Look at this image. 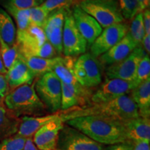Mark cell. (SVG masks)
Wrapping results in <instances>:
<instances>
[{
  "label": "cell",
  "instance_id": "cell-1",
  "mask_svg": "<svg viewBox=\"0 0 150 150\" xmlns=\"http://www.w3.org/2000/svg\"><path fill=\"white\" fill-rule=\"evenodd\" d=\"M65 123L102 145H112L129 142L125 136L122 122L88 115L72 118Z\"/></svg>",
  "mask_w": 150,
  "mask_h": 150
},
{
  "label": "cell",
  "instance_id": "cell-2",
  "mask_svg": "<svg viewBox=\"0 0 150 150\" xmlns=\"http://www.w3.org/2000/svg\"><path fill=\"white\" fill-rule=\"evenodd\" d=\"M59 114L64 122L72 118L88 115L100 116L120 122L139 117L136 104L131 96L127 95L106 102L93 103L83 107H73Z\"/></svg>",
  "mask_w": 150,
  "mask_h": 150
},
{
  "label": "cell",
  "instance_id": "cell-3",
  "mask_svg": "<svg viewBox=\"0 0 150 150\" xmlns=\"http://www.w3.org/2000/svg\"><path fill=\"white\" fill-rule=\"evenodd\" d=\"M34 84H24L8 91L4 97L6 107L18 117L42 115L47 110L36 94Z\"/></svg>",
  "mask_w": 150,
  "mask_h": 150
},
{
  "label": "cell",
  "instance_id": "cell-4",
  "mask_svg": "<svg viewBox=\"0 0 150 150\" xmlns=\"http://www.w3.org/2000/svg\"><path fill=\"white\" fill-rule=\"evenodd\" d=\"M79 6L93 17L102 28L124 22L117 0H82Z\"/></svg>",
  "mask_w": 150,
  "mask_h": 150
},
{
  "label": "cell",
  "instance_id": "cell-5",
  "mask_svg": "<svg viewBox=\"0 0 150 150\" xmlns=\"http://www.w3.org/2000/svg\"><path fill=\"white\" fill-rule=\"evenodd\" d=\"M34 88L46 110L54 113L61 109V81L53 72L40 76L34 84Z\"/></svg>",
  "mask_w": 150,
  "mask_h": 150
},
{
  "label": "cell",
  "instance_id": "cell-6",
  "mask_svg": "<svg viewBox=\"0 0 150 150\" xmlns=\"http://www.w3.org/2000/svg\"><path fill=\"white\" fill-rule=\"evenodd\" d=\"M57 150H105V147L80 131L64 124L59 134Z\"/></svg>",
  "mask_w": 150,
  "mask_h": 150
},
{
  "label": "cell",
  "instance_id": "cell-7",
  "mask_svg": "<svg viewBox=\"0 0 150 150\" xmlns=\"http://www.w3.org/2000/svg\"><path fill=\"white\" fill-rule=\"evenodd\" d=\"M74 77L81 85L91 88L102 83V74L96 58L91 54L81 55L72 67Z\"/></svg>",
  "mask_w": 150,
  "mask_h": 150
},
{
  "label": "cell",
  "instance_id": "cell-8",
  "mask_svg": "<svg viewBox=\"0 0 150 150\" xmlns=\"http://www.w3.org/2000/svg\"><path fill=\"white\" fill-rule=\"evenodd\" d=\"M47 41L44 30L30 24L23 31H17L16 45L19 57L38 56L41 46Z\"/></svg>",
  "mask_w": 150,
  "mask_h": 150
},
{
  "label": "cell",
  "instance_id": "cell-9",
  "mask_svg": "<svg viewBox=\"0 0 150 150\" xmlns=\"http://www.w3.org/2000/svg\"><path fill=\"white\" fill-rule=\"evenodd\" d=\"M62 43L63 54L70 57L84 54L87 48V42L79 31L70 8L65 16Z\"/></svg>",
  "mask_w": 150,
  "mask_h": 150
},
{
  "label": "cell",
  "instance_id": "cell-10",
  "mask_svg": "<svg viewBox=\"0 0 150 150\" xmlns=\"http://www.w3.org/2000/svg\"><path fill=\"white\" fill-rule=\"evenodd\" d=\"M138 81H125L120 79H106L91 97L93 104L106 102L131 93L139 85Z\"/></svg>",
  "mask_w": 150,
  "mask_h": 150
},
{
  "label": "cell",
  "instance_id": "cell-11",
  "mask_svg": "<svg viewBox=\"0 0 150 150\" xmlns=\"http://www.w3.org/2000/svg\"><path fill=\"white\" fill-rule=\"evenodd\" d=\"M146 55L141 45L137 47L122 61L108 65L106 70L107 79H120L125 81H137V67L140 60Z\"/></svg>",
  "mask_w": 150,
  "mask_h": 150
},
{
  "label": "cell",
  "instance_id": "cell-12",
  "mask_svg": "<svg viewBox=\"0 0 150 150\" xmlns=\"http://www.w3.org/2000/svg\"><path fill=\"white\" fill-rule=\"evenodd\" d=\"M128 31V24L124 22L104 28L91 45V54L95 58L99 57L119 42Z\"/></svg>",
  "mask_w": 150,
  "mask_h": 150
},
{
  "label": "cell",
  "instance_id": "cell-13",
  "mask_svg": "<svg viewBox=\"0 0 150 150\" xmlns=\"http://www.w3.org/2000/svg\"><path fill=\"white\" fill-rule=\"evenodd\" d=\"M68 9L60 8L50 13L43 27L47 40L54 47L56 53L59 54L63 52V30Z\"/></svg>",
  "mask_w": 150,
  "mask_h": 150
},
{
  "label": "cell",
  "instance_id": "cell-14",
  "mask_svg": "<svg viewBox=\"0 0 150 150\" xmlns=\"http://www.w3.org/2000/svg\"><path fill=\"white\" fill-rule=\"evenodd\" d=\"M64 122L59 116L49 122L33 135V142L39 150H57V142L60 131Z\"/></svg>",
  "mask_w": 150,
  "mask_h": 150
},
{
  "label": "cell",
  "instance_id": "cell-15",
  "mask_svg": "<svg viewBox=\"0 0 150 150\" xmlns=\"http://www.w3.org/2000/svg\"><path fill=\"white\" fill-rule=\"evenodd\" d=\"M72 15L76 27L91 46L102 33L103 29L93 17L82 10L78 4L73 6Z\"/></svg>",
  "mask_w": 150,
  "mask_h": 150
},
{
  "label": "cell",
  "instance_id": "cell-16",
  "mask_svg": "<svg viewBox=\"0 0 150 150\" xmlns=\"http://www.w3.org/2000/svg\"><path fill=\"white\" fill-rule=\"evenodd\" d=\"M61 109L66 110L77 106L85 105L91 101L93 93L90 88L79 90L72 85L61 82Z\"/></svg>",
  "mask_w": 150,
  "mask_h": 150
},
{
  "label": "cell",
  "instance_id": "cell-17",
  "mask_svg": "<svg viewBox=\"0 0 150 150\" xmlns=\"http://www.w3.org/2000/svg\"><path fill=\"white\" fill-rule=\"evenodd\" d=\"M138 47L131 37L129 32L115 46L99 57V61L104 65H112L122 61Z\"/></svg>",
  "mask_w": 150,
  "mask_h": 150
},
{
  "label": "cell",
  "instance_id": "cell-18",
  "mask_svg": "<svg viewBox=\"0 0 150 150\" xmlns=\"http://www.w3.org/2000/svg\"><path fill=\"white\" fill-rule=\"evenodd\" d=\"M127 140L134 144L138 141L150 142L149 118L138 117L122 122Z\"/></svg>",
  "mask_w": 150,
  "mask_h": 150
},
{
  "label": "cell",
  "instance_id": "cell-19",
  "mask_svg": "<svg viewBox=\"0 0 150 150\" xmlns=\"http://www.w3.org/2000/svg\"><path fill=\"white\" fill-rule=\"evenodd\" d=\"M6 77L11 90L24 84H31L35 76L26 63L18 58L7 70Z\"/></svg>",
  "mask_w": 150,
  "mask_h": 150
},
{
  "label": "cell",
  "instance_id": "cell-20",
  "mask_svg": "<svg viewBox=\"0 0 150 150\" xmlns=\"http://www.w3.org/2000/svg\"><path fill=\"white\" fill-rule=\"evenodd\" d=\"M59 116V113L40 116H24L20 119L16 135L29 138L33 136L39 129L49 122L53 120Z\"/></svg>",
  "mask_w": 150,
  "mask_h": 150
},
{
  "label": "cell",
  "instance_id": "cell-21",
  "mask_svg": "<svg viewBox=\"0 0 150 150\" xmlns=\"http://www.w3.org/2000/svg\"><path fill=\"white\" fill-rule=\"evenodd\" d=\"M130 96L136 104L140 117L149 118L150 79L140 83L131 92Z\"/></svg>",
  "mask_w": 150,
  "mask_h": 150
},
{
  "label": "cell",
  "instance_id": "cell-22",
  "mask_svg": "<svg viewBox=\"0 0 150 150\" xmlns=\"http://www.w3.org/2000/svg\"><path fill=\"white\" fill-rule=\"evenodd\" d=\"M29 67L35 76H41L47 72H52L54 67L61 60V57L52 58V59H42V58L28 56V57H19Z\"/></svg>",
  "mask_w": 150,
  "mask_h": 150
},
{
  "label": "cell",
  "instance_id": "cell-23",
  "mask_svg": "<svg viewBox=\"0 0 150 150\" xmlns=\"http://www.w3.org/2000/svg\"><path fill=\"white\" fill-rule=\"evenodd\" d=\"M20 121L13 112L0 104V137L11 136L17 132Z\"/></svg>",
  "mask_w": 150,
  "mask_h": 150
},
{
  "label": "cell",
  "instance_id": "cell-24",
  "mask_svg": "<svg viewBox=\"0 0 150 150\" xmlns=\"http://www.w3.org/2000/svg\"><path fill=\"white\" fill-rule=\"evenodd\" d=\"M0 38L9 46L16 44V30L12 18L5 10L0 8Z\"/></svg>",
  "mask_w": 150,
  "mask_h": 150
},
{
  "label": "cell",
  "instance_id": "cell-25",
  "mask_svg": "<svg viewBox=\"0 0 150 150\" xmlns=\"http://www.w3.org/2000/svg\"><path fill=\"white\" fill-rule=\"evenodd\" d=\"M5 7L16 20L18 31H23L30 25V9H18L8 4Z\"/></svg>",
  "mask_w": 150,
  "mask_h": 150
},
{
  "label": "cell",
  "instance_id": "cell-26",
  "mask_svg": "<svg viewBox=\"0 0 150 150\" xmlns=\"http://www.w3.org/2000/svg\"><path fill=\"white\" fill-rule=\"evenodd\" d=\"M128 32L137 45L140 46L145 35L142 12L138 13L132 19V22H131L130 28H129Z\"/></svg>",
  "mask_w": 150,
  "mask_h": 150
},
{
  "label": "cell",
  "instance_id": "cell-27",
  "mask_svg": "<svg viewBox=\"0 0 150 150\" xmlns=\"http://www.w3.org/2000/svg\"><path fill=\"white\" fill-rule=\"evenodd\" d=\"M0 53L4 65L8 70L18 59L19 53L17 45L15 44L13 46H9L0 38Z\"/></svg>",
  "mask_w": 150,
  "mask_h": 150
},
{
  "label": "cell",
  "instance_id": "cell-28",
  "mask_svg": "<svg viewBox=\"0 0 150 150\" xmlns=\"http://www.w3.org/2000/svg\"><path fill=\"white\" fill-rule=\"evenodd\" d=\"M117 1L124 20H132L140 13L137 0H117Z\"/></svg>",
  "mask_w": 150,
  "mask_h": 150
},
{
  "label": "cell",
  "instance_id": "cell-29",
  "mask_svg": "<svg viewBox=\"0 0 150 150\" xmlns=\"http://www.w3.org/2000/svg\"><path fill=\"white\" fill-rule=\"evenodd\" d=\"M82 0H45L40 6L47 12L50 13L52 11L60 8H70L71 6L79 4Z\"/></svg>",
  "mask_w": 150,
  "mask_h": 150
},
{
  "label": "cell",
  "instance_id": "cell-30",
  "mask_svg": "<svg viewBox=\"0 0 150 150\" xmlns=\"http://www.w3.org/2000/svg\"><path fill=\"white\" fill-rule=\"evenodd\" d=\"M27 138L18 135L9 136L0 143V150H22L25 145Z\"/></svg>",
  "mask_w": 150,
  "mask_h": 150
},
{
  "label": "cell",
  "instance_id": "cell-31",
  "mask_svg": "<svg viewBox=\"0 0 150 150\" xmlns=\"http://www.w3.org/2000/svg\"><path fill=\"white\" fill-rule=\"evenodd\" d=\"M49 14L41 6L30 8V23L43 29Z\"/></svg>",
  "mask_w": 150,
  "mask_h": 150
},
{
  "label": "cell",
  "instance_id": "cell-32",
  "mask_svg": "<svg viewBox=\"0 0 150 150\" xmlns=\"http://www.w3.org/2000/svg\"><path fill=\"white\" fill-rule=\"evenodd\" d=\"M150 79V59L149 56L146 55L140 60L137 67L136 79L141 83Z\"/></svg>",
  "mask_w": 150,
  "mask_h": 150
},
{
  "label": "cell",
  "instance_id": "cell-33",
  "mask_svg": "<svg viewBox=\"0 0 150 150\" xmlns=\"http://www.w3.org/2000/svg\"><path fill=\"white\" fill-rule=\"evenodd\" d=\"M45 0H8V3L18 9H30L40 6Z\"/></svg>",
  "mask_w": 150,
  "mask_h": 150
},
{
  "label": "cell",
  "instance_id": "cell-34",
  "mask_svg": "<svg viewBox=\"0 0 150 150\" xmlns=\"http://www.w3.org/2000/svg\"><path fill=\"white\" fill-rule=\"evenodd\" d=\"M9 86L6 74H0V103L8 93Z\"/></svg>",
  "mask_w": 150,
  "mask_h": 150
},
{
  "label": "cell",
  "instance_id": "cell-35",
  "mask_svg": "<svg viewBox=\"0 0 150 150\" xmlns=\"http://www.w3.org/2000/svg\"><path fill=\"white\" fill-rule=\"evenodd\" d=\"M133 149H134V144L129 142L115 144L105 147V150H133Z\"/></svg>",
  "mask_w": 150,
  "mask_h": 150
},
{
  "label": "cell",
  "instance_id": "cell-36",
  "mask_svg": "<svg viewBox=\"0 0 150 150\" xmlns=\"http://www.w3.org/2000/svg\"><path fill=\"white\" fill-rule=\"evenodd\" d=\"M143 16V24L145 35H150V11L149 8L142 11Z\"/></svg>",
  "mask_w": 150,
  "mask_h": 150
},
{
  "label": "cell",
  "instance_id": "cell-37",
  "mask_svg": "<svg viewBox=\"0 0 150 150\" xmlns=\"http://www.w3.org/2000/svg\"><path fill=\"white\" fill-rule=\"evenodd\" d=\"M140 45L144 50L146 54L149 56L150 53V35H145Z\"/></svg>",
  "mask_w": 150,
  "mask_h": 150
},
{
  "label": "cell",
  "instance_id": "cell-38",
  "mask_svg": "<svg viewBox=\"0 0 150 150\" xmlns=\"http://www.w3.org/2000/svg\"><path fill=\"white\" fill-rule=\"evenodd\" d=\"M133 150H150L149 141H138L134 144Z\"/></svg>",
  "mask_w": 150,
  "mask_h": 150
},
{
  "label": "cell",
  "instance_id": "cell-39",
  "mask_svg": "<svg viewBox=\"0 0 150 150\" xmlns=\"http://www.w3.org/2000/svg\"><path fill=\"white\" fill-rule=\"evenodd\" d=\"M138 4L139 12H142L145 9L149 8L150 0H137Z\"/></svg>",
  "mask_w": 150,
  "mask_h": 150
},
{
  "label": "cell",
  "instance_id": "cell-40",
  "mask_svg": "<svg viewBox=\"0 0 150 150\" xmlns=\"http://www.w3.org/2000/svg\"><path fill=\"white\" fill-rule=\"evenodd\" d=\"M22 150H39L38 148L35 147L34 143H33V140L31 138H27V141H26L25 145Z\"/></svg>",
  "mask_w": 150,
  "mask_h": 150
},
{
  "label": "cell",
  "instance_id": "cell-41",
  "mask_svg": "<svg viewBox=\"0 0 150 150\" xmlns=\"http://www.w3.org/2000/svg\"><path fill=\"white\" fill-rule=\"evenodd\" d=\"M7 72V70L4 65L2 59H1V53H0V74H6Z\"/></svg>",
  "mask_w": 150,
  "mask_h": 150
}]
</instances>
